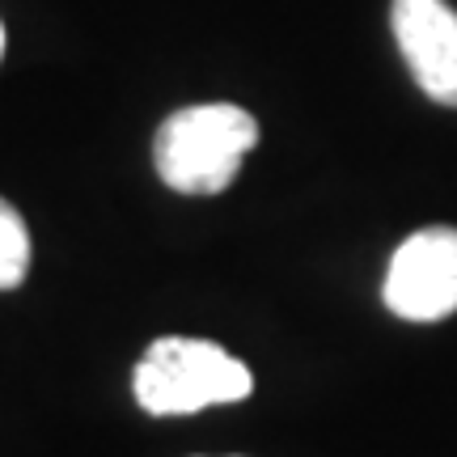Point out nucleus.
Returning <instances> with one entry per match:
<instances>
[{"mask_svg": "<svg viewBox=\"0 0 457 457\" xmlns=\"http://www.w3.org/2000/svg\"><path fill=\"white\" fill-rule=\"evenodd\" d=\"M259 145L254 114L233 102H199L174 111L157 128L153 165L179 195H220L233 187L245 153Z\"/></svg>", "mask_w": 457, "mask_h": 457, "instance_id": "1", "label": "nucleus"}, {"mask_svg": "<svg viewBox=\"0 0 457 457\" xmlns=\"http://www.w3.org/2000/svg\"><path fill=\"white\" fill-rule=\"evenodd\" d=\"M131 390L148 415H195L250 398L254 377L220 343L165 335L148 343L145 360L131 373Z\"/></svg>", "mask_w": 457, "mask_h": 457, "instance_id": "2", "label": "nucleus"}, {"mask_svg": "<svg viewBox=\"0 0 457 457\" xmlns=\"http://www.w3.org/2000/svg\"><path fill=\"white\" fill-rule=\"evenodd\" d=\"M381 296L403 322H441L457 313V228L432 225L411 233L386 267Z\"/></svg>", "mask_w": 457, "mask_h": 457, "instance_id": "3", "label": "nucleus"}, {"mask_svg": "<svg viewBox=\"0 0 457 457\" xmlns=\"http://www.w3.org/2000/svg\"><path fill=\"white\" fill-rule=\"evenodd\" d=\"M390 21L411 81L436 106H457V9L449 0H394Z\"/></svg>", "mask_w": 457, "mask_h": 457, "instance_id": "4", "label": "nucleus"}, {"mask_svg": "<svg viewBox=\"0 0 457 457\" xmlns=\"http://www.w3.org/2000/svg\"><path fill=\"white\" fill-rule=\"evenodd\" d=\"M30 267V228L9 199H0V288H17Z\"/></svg>", "mask_w": 457, "mask_h": 457, "instance_id": "5", "label": "nucleus"}, {"mask_svg": "<svg viewBox=\"0 0 457 457\" xmlns=\"http://www.w3.org/2000/svg\"><path fill=\"white\" fill-rule=\"evenodd\" d=\"M0 55H4V26H0Z\"/></svg>", "mask_w": 457, "mask_h": 457, "instance_id": "6", "label": "nucleus"}]
</instances>
